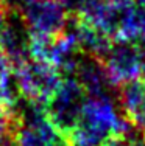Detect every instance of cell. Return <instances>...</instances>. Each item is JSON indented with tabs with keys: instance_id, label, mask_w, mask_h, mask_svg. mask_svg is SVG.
I'll list each match as a JSON object with an SVG mask.
<instances>
[{
	"instance_id": "6da1fadb",
	"label": "cell",
	"mask_w": 145,
	"mask_h": 146,
	"mask_svg": "<svg viewBox=\"0 0 145 146\" xmlns=\"http://www.w3.org/2000/svg\"><path fill=\"white\" fill-rule=\"evenodd\" d=\"M131 124L111 93L86 96L75 127L67 135L69 146H102L109 138L126 135Z\"/></svg>"
},
{
	"instance_id": "7a4b0ae2",
	"label": "cell",
	"mask_w": 145,
	"mask_h": 146,
	"mask_svg": "<svg viewBox=\"0 0 145 146\" xmlns=\"http://www.w3.org/2000/svg\"><path fill=\"white\" fill-rule=\"evenodd\" d=\"M6 9L22 22L30 37H55L67 31L70 17L59 0H6Z\"/></svg>"
},
{
	"instance_id": "3957f363",
	"label": "cell",
	"mask_w": 145,
	"mask_h": 146,
	"mask_svg": "<svg viewBox=\"0 0 145 146\" xmlns=\"http://www.w3.org/2000/svg\"><path fill=\"white\" fill-rule=\"evenodd\" d=\"M14 146H69L67 138L48 118L45 107L23 101L17 106L11 132Z\"/></svg>"
},
{
	"instance_id": "277c9868",
	"label": "cell",
	"mask_w": 145,
	"mask_h": 146,
	"mask_svg": "<svg viewBox=\"0 0 145 146\" xmlns=\"http://www.w3.org/2000/svg\"><path fill=\"white\" fill-rule=\"evenodd\" d=\"M14 82L23 101L45 107L63 82V73L53 65L28 58L13 67Z\"/></svg>"
},
{
	"instance_id": "5b68a950",
	"label": "cell",
	"mask_w": 145,
	"mask_h": 146,
	"mask_svg": "<svg viewBox=\"0 0 145 146\" xmlns=\"http://www.w3.org/2000/svg\"><path fill=\"white\" fill-rule=\"evenodd\" d=\"M86 92L74 76H64L61 86L45 106V112L56 129L67 137L80 118Z\"/></svg>"
},
{
	"instance_id": "8992f818",
	"label": "cell",
	"mask_w": 145,
	"mask_h": 146,
	"mask_svg": "<svg viewBox=\"0 0 145 146\" xmlns=\"http://www.w3.org/2000/svg\"><path fill=\"white\" fill-rule=\"evenodd\" d=\"M28 53L34 61L53 65L61 73H70L80 58V48L74 33L67 28L65 33L55 37H30Z\"/></svg>"
},
{
	"instance_id": "52a82bcc",
	"label": "cell",
	"mask_w": 145,
	"mask_h": 146,
	"mask_svg": "<svg viewBox=\"0 0 145 146\" xmlns=\"http://www.w3.org/2000/svg\"><path fill=\"white\" fill-rule=\"evenodd\" d=\"M102 64L112 87L128 84L140 76L139 48L133 42L114 40L106 54L102 58Z\"/></svg>"
},
{
	"instance_id": "ba28073f",
	"label": "cell",
	"mask_w": 145,
	"mask_h": 146,
	"mask_svg": "<svg viewBox=\"0 0 145 146\" xmlns=\"http://www.w3.org/2000/svg\"><path fill=\"white\" fill-rule=\"evenodd\" d=\"M70 76L77 79L88 96L106 95V93H111V90L114 89L105 72L102 61L86 56V54L77 59L70 72Z\"/></svg>"
},
{
	"instance_id": "9c48e42d",
	"label": "cell",
	"mask_w": 145,
	"mask_h": 146,
	"mask_svg": "<svg viewBox=\"0 0 145 146\" xmlns=\"http://www.w3.org/2000/svg\"><path fill=\"white\" fill-rule=\"evenodd\" d=\"M30 34L17 17L8 11L6 25L0 36V53L14 67L30 58Z\"/></svg>"
},
{
	"instance_id": "30bf717a",
	"label": "cell",
	"mask_w": 145,
	"mask_h": 146,
	"mask_svg": "<svg viewBox=\"0 0 145 146\" xmlns=\"http://www.w3.org/2000/svg\"><path fill=\"white\" fill-rule=\"evenodd\" d=\"M69 30L74 33L81 53L86 56L100 59V61L114 42V39H111L108 34L102 33L100 30L94 28L77 17H75V22L72 25L69 23Z\"/></svg>"
},
{
	"instance_id": "8fae6325",
	"label": "cell",
	"mask_w": 145,
	"mask_h": 146,
	"mask_svg": "<svg viewBox=\"0 0 145 146\" xmlns=\"http://www.w3.org/2000/svg\"><path fill=\"white\" fill-rule=\"evenodd\" d=\"M126 138L130 140L131 146H145V131L131 127L126 134Z\"/></svg>"
},
{
	"instance_id": "7c38bea8",
	"label": "cell",
	"mask_w": 145,
	"mask_h": 146,
	"mask_svg": "<svg viewBox=\"0 0 145 146\" xmlns=\"http://www.w3.org/2000/svg\"><path fill=\"white\" fill-rule=\"evenodd\" d=\"M102 146H131V143L126 138V135H117V137H112L108 141H105Z\"/></svg>"
},
{
	"instance_id": "4fadbf2b",
	"label": "cell",
	"mask_w": 145,
	"mask_h": 146,
	"mask_svg": "<svg viewBox=\"0 0 145 146\" xmlns=\"http://www.w3.org/2000/svg\"><path fill=\"white\" fill-rule=\"evenodd\" d=\"M59 2L65 6L67 11H75V13H77L78 8H80L83 3L88 2V0H59Z\"/></svg>"
},
{
	"instance_id": "5bb4252c",
	"label": "cell",
	"mask_w": 145,
	"mask_h": 146,
	"mask_svg": "<svg viewBox=\"0 0 145 146\" xmlns=\"http://www.w3.org/2000/svg\"><path fill=\"white\" fill-rule=\"evenodd\" d=\"M139 48V59H140V76L145 79V40L137 44Z\"/></svg>"
},
{
	"instance_id": "9a60e30c",
	"label": "cell",
	"mask_w": 145,
	"mask_h": 146,
	"mask_svg": "<svg viewBox=\"0 0 145 146\" xmlns=\"http://www.w3.org/2000/svg\"><path fill=\"white\" fill-rule=\"evenodd\" d=\"M6 19H8V9H6V6H0V36L5 30Z\"/></svg>"
},
{
	"instance_id": "2e32d148",
	"label": "cell",
	"mask_w": 145,
	"mask_h": 146,
	"mask_svg": "<svg viewBox=\"0 0 145 146\" xmlns=\"http://www.w3.org/2000/svg\"><path fill=\"white\" fill-rule=\"evenodd\" d=\"M133 127H137L140 131H145V100H144V106H142V110H140V115L137 118L136 124Z\"/></svg>"
},
{
	"instance_id": "e0dca14e",
	"label": "cell",
	"mask_w": 145,
	"mask_h": 146,
	"mask_svg": "<svg viewBox=\"0 0 145 146\" xmlns=\"http://www.w3.org/2000/svg\"><path fill=\"white\" fill-rule=\"evenodd\" d=\"M134 2H136L139 6H142V8H145V0H134Z\"/></svg>"
},
{
	"instance_id": "ac0fdd59",
	"label": "cell",
	"mask_w": 145,
	"mask_h": 146,
	"mask_svg": "<svg viewBox=\"0 0 145 146\" xmlns=\"http://www.w3.org/2000/svg\"><path fill=\"white\" fill-rule=\"evenodd\" d=\"M5 3H6V0H0V6H5Z\"/></svg>"
}]
</instances>
